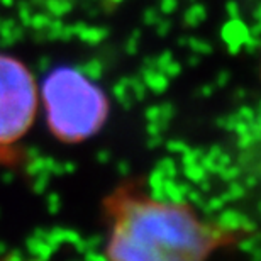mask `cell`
Returning a JSON list of instances; mask_svg holds the SVG:
<instances>
[{"instance_id": "1", "label": "cell", "mask_w": 261, "mask_h": 261, "mask_svg": "<svg viewBox=\"0 0 261 261\" xmlns=\"http://www.w3.org/2000/svg\"><path fill=\"white\" fill-rule=\"evenodd\" d=\"M107 261H211L236 234L207 222L189 203L151 197L138 181L116 187L102 202Z\"/></svg>"}, {"instance_id": "2", "label": "cell", "mask_w": 261, "mask_h": 261, "mask_svg": "<svg viewBox=\"0 0 261 261\" xmlns=\"http://www.w3.org/2000/svg\"><path fill=\"white\" fill-rule=\"evenodd\" d=\"M49 133L65 144L93 138L109 117V98L82 70L60 66L41 88Z\"/></svg>"}, {"instance_id": "3", "label": "cell", "mask_w": 261, "mask_h": 261, "mask_svg": "<svg viewBox=\"0 0 261 261\" xmlns=\"http://www.w3.org/2000/svg\"><path fill=\"white\" fill-rule=\"evenodd\" d=\"M39 90L22 61L0 55V151L17 144L38 116Z\"/></svg>"}, {"instance_id": "4", "label": "cell", "mask_w": 261, "mask_h": 261, "mask_svg": "<svg viewBox=\"0 0 261 261\" xmlns=\"http://www.w3.org/2000/svg\"><path fill=\"white\" fill-rule=\"evenodd\" d=\"M248 34H249V29L241 22V20H239V17L231 19L222 29V38L227 43L231 53H234V51H238L239 48H241V46L244 44V41H246V38H248Z\"/></svg>"}, {"instance_id": "5", "label": "cell", "mask_w": 261, "mask_h": 261, "mask_svg": "<svg viewBox=\"0 0 261 261\" xmlns=\"http://www.w3.org/2000/svg\"><path fill=\"white\" fill-rule=\"evenodd\" d=\"M107 36V31L103 28H88V25H83L78 33V39L85 41V43H90V44H97L100 41L106 39Z\"/></svg>"}, {"instance_id": "6", "label": "cell", "mask_w": 261, "mask_h": 261, "mask_svg": "<svg viewBox=\"0 0 261 261\" xmlns=\"http://www.w3.org/2000/svg\"><path fill=\"white\" fill-rule=\"evenodd\" d=\"M205 17H207V10L200 4H195L194 7H190L185 12V22L189 24V25H192V28L198 25Z\"/></svg>"}, {"instance_id": "7", "label": "cell", "mask_w": 261, "mask_h": 261, "mask_svg": "<svg viewBox=\"0 0 261 261\" xmlns=\"http://www.w3.org/2000/svg\"><path fill=\"white\" fill-rule=\"evenodd\" d=\"M46 7H48V12L53 14L55 17H61L71 9V2H68V0H48Z\"/></svg>"}, {"instance_id": "8", "label": "cell", "mask_w": 261, "mask_h": 261, "mask_svg": "<svg viewBox=\"0 0 261 261\" xmlns=\"http://www.w3.org/2000/svg\"><path fill=\"white\" fill-rule=\"evenodd\" d=\"M51 22V17L46 14H33L31 15V20H29V25L36 31H43L46 29V25H48Z\"/></svg>"}, {"instance_id": "9", "label": "cell", "mask_w": 261, "mask_h": 261, "mask_svg": "<svg viewBox=\"0 0 261 261\" xmlns=\"http://www.w3.org/2000/svg\"><path fill=\"white\" fill-rule=\"evenodd\" d=\"M160 9H161V12H163V14H171V12H175V9H176V0H161Z\"/></svg>"}, {"instance_id": "10", "label": "cell", "mask_w": 261, "mask_h": 261, "mask_svg": "<svg viewBox=\"0 0 261 261\" xmlns=\"http://www.w3.org/2000/svg\"><path fill=\"white\" fill-rule=\"evenodd\" d=\"M158 12L156 10H153V9H148L146 10V14H144V22L148 24V25H153V24H156L158 22Z\"/></svg>"}, {"instance_id": "11", "label": "cell", "mask_w": 261, "mask_h": 261, "mask_svg": "<svg viewBox=\"0 0 261 261\" xmlns=\"http://www.w3.org/2000/svg\"><path fill=\"white\" fill-rule=\"evenodd\" d=\"M156 24H158V33H160V36H165L170 31V22H163V20H158Z\"/></svg>"}, {"instance_id": "12", "label": "cell", "mask_w": 261, "mask_h": 261, "mask_svg": "<svg viewBox=\"0 0 261 261\" xmlns=\"http://www.w3.org/2000/svg\"><path fill=\"white\" fill-rule=\"evenodd\" d=\"M190 44H192V48H197V49H202V51H208V49H211L207 44H200V41H198V39H194V38H192Z\"/></svg>"}, {"instance_id": "13", "label": "cell", "mask_w": 261, "mask_h": 261, "mask_svg": "<svg viewBox=\"0 0 261 261\" xmlns=\"http://www.w3.org/2000/svg\"><path fill=\"white\" fill-rule=\"evenodd\" d=\"M227 9L231 10V12H229V14H231V19H236V17H238V12H236V10H238V5L231 2V4L227 5Z\"/></svg>"}, {"instance_id": "14", "label": "cell", "mask_w": 261, "mask_h": 261, "mask_svg": "<svg viewBox=\"0 0 261 261\" xmlns=\"http://www.w3.org/2000/svg\"><path fill=\"white\" fill-rule=\"evenodd\" d=\"M0 4H4V5H12V4H14V0H0Z\"/></svg>"}, {"instance_id": "15", "label": "cell", "mask_w": 261, "mask_h": 261, "mask_svg": "<svg viewBox=\"0 0 261 261\" xmlns=\"http://www.w3.org/2000/svg\"><path fill=\"white\" fill-rule=\"evenodd\" d=\"M109 2H114V4H119V2H122V0H109Z\"/></svg>"}]
</instances>
